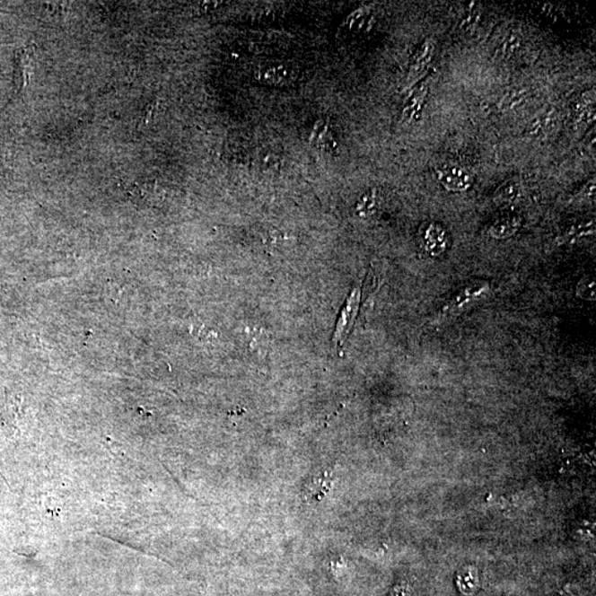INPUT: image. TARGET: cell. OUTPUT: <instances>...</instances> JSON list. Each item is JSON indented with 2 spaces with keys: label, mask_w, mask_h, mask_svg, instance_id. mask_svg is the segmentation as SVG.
Segmentation results:
<instances>
[{
  "label": "cell",
  "mask_w": 596,
  "mask_h": 596,
  "mask_svg": "<svg viewBox=\"0 0 596 596\" xmlns=\"http://www.w3.org/2000/svg\"><path fill=\"white\" fill-rule=\"evenodd\" d=\"M492 287L486 281H474L460 287L437 312V321L451 320L469 311L490 294Z\"/></svg>",
  "instance_id": "6da1fadb"
},
{
  "label": "cell",
  "mask_w": 596,
  "mask_h": 596,
  "mask_svg": "<svg viewBox=\"0 0 596 596\" xmlns=\"http://www.w3.org/2000/svg\"><path fill=\"white\" fill-rule=\"evenodd\" d=\"M435 177L440 185L450 192H465L474 185L473 175L460 166H441L435 171Z\"/></svg>",
  "instance_id": "7a4b0ae2"
},
{
  "label": "cell",
  "mask_w": 596,
  "mask_h": 596,
  "mask_svg": "<svg viewBox=\"0 0 596 596\" xmlns=\"http://www.w3.org/2000/svg\"><path fill=\"white\" fill-rule=\"evenodd\" d=\"M360 296L362 291L360 287L355 286L350 292V294L346 301L343 310H341L337 325H336L334 341L336 345L341 346L348 338L355 324V317H357L360 304Z\"/></svg>",
  "instance_id": "3957f363"
},
{
  "label": "cell",
  "mask_w": 596,
  "mask_h": 596,
  "mask_svg": "<svg viewBox=\"0 0 596 596\" xmlns=\"http://www.w3.org/2000/svg\"><path fill=\"white\" fill-rule=\"evenodd\" d=\"M421 247L431 257H441L450 247V237L443 225L436 223L423 225L420 231Z\"/></svg>",
  "instance_id": "277c9868"
},
{
  "label": "cell",
  "mask_w": 596,
  "mask_h": 596,
  "mask_svg": "<svg viewBox=\"0 0 596 596\" xmlns=\"http://www.w3.org/2000/svg\"><path fill=\"white\" fill-rule=\"evenodd\" d=\"M297 71L290 62L270 61L257 70V79L270 85H287L294 81Z\"/></svg>",
  "instance_id": "5b68a950"
},
{
  "label": "cell",
  "mask_w": 596,
  "mask_h": 596,
  "mask_svg": "<svg viewBox=\"0 0 596 596\" xmlns=\"http://www.w3.org/2000/svg\"><path fill=\"white\" fill-rule=\"evenodd\" d=\"M434 51L435 45L431 39H426L421 43L411 60L410 70H408V83L413 85V83L419 81L427 66H430L432 59H434Z\"/></svg>",
  "instance_id": "8992f818"
},
{
  "label": "cell",
  "mask_w": 596,
  "mask_h": 596,
  "mask_svg": "<svg viewBox=\"0 0 596 596\" xmlns=\"http://www.w3.org/2000/svg\"><path fill=\"white\" fill-rule=\"evenodd\" d=\"M427 96H429V84L426 82H422L421 84L416 86L407 100L402 112L403 121L407 123L419 121L425 107Z\"/></svg>",
  "instance_id": "52a82bcc"
},
{
  "label": "cell",
  "mask_w": 596,
  "mask_h": 596,
  "mask_svg": "<svg viewBox=\"0 0 596 596\" xmlns=\"http://www.w3.org/2000/svg\"><path fill=\"white\" fill-rule=\"evenodd\" d=\"M523 219L518 214H506L494 220L487 229L490 238L507 240L513 237L522 229Z\"/></svg>",
  "instance_id": "ba28073f"
},
{
  "label": "cell",
  "mask_w": 596,
  "mask_h": 596,
  "mask_svg": "<svg viewBox=\"0 0 596 596\" xmlns=\"http://www.w3.org/2000/svg\"><path fill=\"white\" fill-rule=\"evenodd\" d=\"M595 119V94L593 92H585L574 110V125L578 129H585L594 122Z\"/></svg>",
  "instance_id": "9c48e42d"
},
{
  "label": "cell",
  "mask_w": 596,
  "mask_h": 596,
  "mask_svg": "<svg viewBox=\"0 0 596 596\" xmlns=\"http://www.w3.org/2000/svg\"><path fill=\"white\" fill-rule=\"evenodd\" d=\"M595 233V224L592 220L581 221V223L570 225L556 238L557 245L571 244L581 239L591 237Z\"/></svg>",
  "instance_id": "30bf717a"
},
{
  "label": "cell",
  "mask_w": 596,
  "mask_h": 596,
  "mask_svg": "<svg viewBox=\"0 0 596 596\" xmlns=\"http://www.w3.org/2000/svg\"><path fill=\"white\" fill-rule=\"evenodd\" d=\"M521 194V185L517 181L509 180L504 182L496 192H495L494 203L502 206H511L516 203Z\"/></svg>",
  "instance_id": "8fae6325"
},
{
  "label": "cell",
  "mask_w": 596,
  "mask_h": 596,
  "mask_svg": "<svg viewBox=\"0 0 596 596\" xmlns=\"http://www.w3.org/2000/svg\"><path fill=\"white\" fill-rule=\"evenodd\" d=\"M32 50L25 49L22 52V56L18 57V66L19 72L18 75L21 78V88L28 84L29 79H31V71L32 66L33 54Z\"/></svg>",
  "instance_id": "7c38bea8"
},
{
  "label": "cell",
  "mask_w": 596,
  "mask_h": 596,
  "mask_svg": "<svg viewBox=\"0 0 596 596\" xmlns=\"http://www.w3.org/2000/svg\"><path fill=\"white\" fill-rule=\"evenodd\" d=\"M595 278L588 276L581 278L576 285V295L585 301H595Z\"/></svg>",
  "instance_id": "4fadbf2b"
},
{
  "label": "cell",
  "mask_w": 596,
  "mask_h": 596,
  "mask_svg": "<svg viewBox=\"0 0 596 596\" xmlns=\"http://www.w3.org/2000/svg\"><path fill=\"white\" fill-rule=\"evenodd\" d=\"M329 476L327 473L319 476V478L314 479V482L311 485L309 490H307V496L311 497L312 499H317V501H321L325 495L321 493L320 488H323L327 492V486H329Z\"/></svg>",
  "instance_id": "5bb4252c"
},
{
  "label": "cell",
  "mask_w": 596,
  "mask_h": 596,
  "mask_svg": "<svg viewBox=\"0 0 596 596\" xmlns=\"http://www.w3.org/2000/svg\"><path fill=\"white\" fill-rule=\"evenodd\" d=\"M377 206V195L374 191H369L364 195L362 200L358 204V211L362 215H372L373 211L376 210Z\"/></svg>",
  "instance_id": "9a60e30c"
},
{
  "label": "cell",
  "mask_w": 596,
  "mask_h": 596,
  "mask_svg": "<svg viewBox=\"0 0 596 596\" xmlns=\"http://www.w3.org/2000/svg\"><path fill=\"white\" fill-rule=\"evenodd\" d=\"M595 199V178L590 180L578 195L574 197L575 203L591 204Z\"/></svg>",
  "instance_id": "2e32d148"
},
{
  "label": "cell",
  "mask_w": 596,
  "mask_h": 596,
  "mask_svg": "<svg viewBox=\"0 0 596 596\" xmlns=\"http://www.w3.org/2000/svg\"><path fill=\"white\" fill-rule=\"evenodd\" d=\"M522 41L515 33H512L506 38L503 45V52L506 57H512L516 54V52L521 49Z\"/></svg>",
  "instance_id": "e0dca14e"
}]
</instances>
